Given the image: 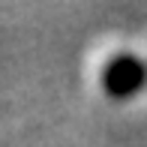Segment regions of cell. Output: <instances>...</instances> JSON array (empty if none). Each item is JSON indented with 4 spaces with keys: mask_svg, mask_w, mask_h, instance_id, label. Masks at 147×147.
<instances>
[{
    "mask_svg": "<svg viewBox=\"0 0 147 147\" xmlns=\"http://www.w3.org/2000/svg\"><path fill=\"white\" fill-rule=\"evenodd\" d=\"M99 84H102L105 96L129 99L147 84V63L129 51H120V54L105 60L102 72H99Z\"/></svg>",
    "mask_w": 147,
    "mask_h": 147,
    "instance_id": "1",
    "label": "cell"
}]
</instances>
